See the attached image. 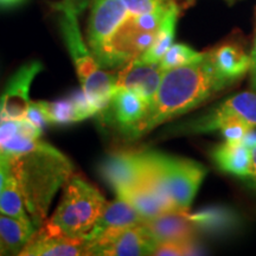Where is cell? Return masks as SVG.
<instances>
[{
  "label": "cell",
  "instance_id": "6da1fadb",
  "mask_svg": "<svg viewBox=\"0 0 256 256\" xmlns=\"http://www.w3.org/2000/svg\"><path fill=\"white\" fill-rule=\"evenodd\" d=\"M226 87L209 52L202 54L185 66L164 72L146 116L127 138L138 139L142 136L159 124L194 110Z\"/></svg>",
  "mask_w": 256,
  "mask_h": 256
},
{
  "label": "cell",
  "instance_id": "7a4b0ae2",
  "mask_svg": "<svg viewBox=\"0 0 256 256\" xmlns=\"http://www.w3.org/2000/svg\"><path fill=\"white\" fill-rule=\"evenodd\" d=\"M10 160L11 174L20 188L32 223L38 229L48 220L57 192L72 176V160L46 142Z\"/></svg>",
  "mask_w": 256,
  "mask_h": 256
},
{
  "label": "cell",
  "instance_id": "3957f363",
  "mask_svg": "<svg viewBox=\"0 0 256 256\" xmlns=\"http://www.w3.org/2000/svg\"><path fill=\"white\" fill-rule=\"evenodd\" d=\"M87 2L88 0H62L55 4V8L60 14V26L64 43L72 56L82 90L98 114L110 104L115 90V76L102 70L88 44H86L82 38L78 17Z\"/></svg>",
  "mask_w": 256,
  "mask_h": 256
},
{
  "label": "cell",
  "instance_id": "277c9868",
  "mask_svg": "<svg viewBox=\"0 0 256 256\" xmlns=\"http://www.w3.org/2000/svg\"><path fill=\"white\" fill-rule=\"evenodd\" d=\"M63 196L46 224L70 238H87L106 206L100 190L78 176H72L63 186Z\"/></svg>",
  "mask_w": 256,
  "mask_h": 256
},
{
  "label": "cell",
  "instance_id": "5b68a950",
  "mask_svg": "<svg viewBox=\"0 0 256 256\" xmlns=\"http://www.w3.org/2000/svg\"><path fill=\"white\" fill-rule=\"evenodd\" d=\"M162 184L170 198L180 211L190 209L198 188L206 174L200 162L156 153Z\"/></svg>",
  "mask_w": 256,
  "mask_h": 256
},
{
  "label": "cell",
  "instance_id": "8992f818",
  "mask_svg": "<svg viewBox=\"0 0 256 256\" xmlns=\"http://www.w3.org/2000/svg\"><path fill=\"white\" fill-rule=\"evenodd\" d=\"M156 31H150L130 14L114 32L96 62L101 68H118L133 62L148 49Z\"/></svg>",
  "mask_w": 256,
  "mask_h": 256
},
{
  "label": "cell",
  "instance_id": "52a82bcc",
  "mask_svg": "<svg viewBox=\"0 0 256 256\" xmlns=\"http://www.w3.org/2000/svg\"><path fill=\"white\" fill-rule=\"evenodd\" d=\"M88 241L90 255L102 256L152 255L156 246L144 223L107 229Z\"/></svg>",
  "mask_w": 256,
  "mask_h": 256
},
{
  "label": "cell",
  "instance_id": "ba28073f",
  "mask_svg": "<svg viewBox=\"0 0 256 256\" xmlns=\"http://www.w3.org/2000/svg\"><path fill=\"white\" fill-rule=\"evenodd\" d=\"M130 16L121 0H92L88 19L87 44L95 60L101 55L114 32Z\"/></svg>",
  "mask_w": 256,
  "mask_h": 256
},
{
  "label": "cell",
  "instance_id": "9c48e42d",
  "mask_svg": "<svg viewBox=\"0 0 256 256\" xmlns=\"http://www.w3.org/2000/svg\"><path fill=\"white\" fill-rule=\"evenodd\" d=\"M228 119L240 120L252 128L256 127V92H244L230 96L215 110L188 124L185 128L194 133L217 130L220 124Z\"/></svg>",
  "mask_w": 256,
  "mask_h": 256
},
{
  "label": "cell",
  "instance_id": "30bf717a",
  "mask_svg": "<svg viewBox=\"0 0 256 256\" xmlns=\"http://www.w3.org/2000/svg\"><path fill=\"white\" fill-rule=\"evenodd\" d=\"M43 70V64L31 60L14 74L0 96V118L6 120H25L30 107V88L34 78Z\"/></svg>",
  "mask_w": 256,
  "mask_h": 256
},
{
  "label": "cell",
  "instance_id": "8fae6325",
  "mask_svg": "<svg viewBox=\"0 0 256 256\" xmlns=\"http://www.w3.org/2000/svg\"><path fill=\"white\" fill-rule=\"evenodd\" d=\"M144 152L120 151L102 160L100 174L116 196L138 186L144 174Z\"/></svg>",
  "mask_w": 256,
  "mask_h": 256
},
{
  "label": "cell",
  "instance_id": "7c38bea8",
  "mask_svg": "<svg viewBox=\"0 0 256 256\" xmlns=\"http://www.w3.org/2000/svg\"><path fill=\"white\" fill-rule=\"evenodd\" d=\"M22 256H86L90 255L87 238H70L43 223L34 232Z\"/></svg>",
  "mask_w": 256,
  "mask_h": 256
},
{
  "label": "cell",
  "instance_id": "4fadbf2b",
  "mask_svg": "<svg viewBox=\"0 0 256 256\" xmlns=\"http://www.w3.org/2000/svg\"><path fill=\"white\" fill-rule=\"evenodd\" d=\"M162 72L158 63H146L136 60L126 64L115 78V89H130L142 96L148 106L154 100Z\"/></svg>",
  "mask_w": 256,
  "mask_h": 256
},
{
  "label": "cell",
  "instance_id": "5bb4252c",
  "mask_svg": "<svg viewBox=\"0 0 256 256\" xmlns=\"http://www.w3.org/2000/svg\"><path fill=\"white\" fill-rule=\"evenodd\" d=\"M148 108V104L138 92L130 89H115L110 104L101 113L112 119L121 132L128 136L130 130L146 116Z\"/></svg>",
  "mask_w": 256,
  "mask_h": 256
},
{
  "label": "cell",
  "instance_id": "9a60e30c",
  "mask_svg": "<svg viewBox=\"0 0 256 256\" xmlns=\"http://www.w3.org/2000/svg\"><path fill=\"white\" fill-rule=\"evenodd\" d=\"M116 197L128 202L145 220L168 212L180 211L164 191L146 182H142L138 186Z\"/></svg>",
  "mask_w": 256,
  "mask_h": 256
},
{
  "label": "cell",
  "instance_id": "2e32d148",
  "mask_svg": "<svg viewBox=\"0 0 256 256\" xmlns=\"http://www.w3.org/2000/svg\"><path fill=\"white\" fill-rule=\"evenodd\" d=\"M144 224L156 243L194 241L198 232L196 226L188 217V211L164 214L154 218L146 220Z\"/></svg>",
  "mask_w": 256,
  "mask_h": 256
},
{
  "label": "cell",
  "instance_id": "e0dca14e",
  "mask_svg": "<svg viewBox=\"0 0 256 256\" xmlns=\"http://www.w3.org/2000/svg\"><path fill=\"white\" fill-rule=\"evenodd\" d=\"M209 54L220 78L226 87L250 72V56L238 44H223Z\"/></svg>",
  "mask_w": 256,
  "mask_h": 256
},
{
  "label": "cell",
  "instance_id": "ac0fdd59",
  "mask_svg": "<svg viewBox=\"0 0 256 256\" xmlns=\"http://www.w3.org/2000/svg\"><path fill=\"white\" fill-rule=\"evenodd\" d=\"M144 222H145V218L128 202L116 197V200L110 203H106L100 217L96 220L94 228L89 232L87 238H95L107 229L136 226Z\"/></svg>",
  "mask_w": 256,
  "mask_h": 256
},
{
  "label": "cell",
  "instance_id": "d6986e66",
  "mask_svg": "<svg viewBox=\"0 0 256 256\" xmlns=\"http://www.w3.org/2000/svg\"><path fill=\"white\" fill-rule=\"evenodd\" d=\"M252 150L243 142H224L214 150L212 159L223 172L248 178L250 174Z\"/></svg>",
  "mask_w": 256,
  "mask_h": 256
},
{
  "label": "cell",
  "instance_id": "ffe728a7",
  "mask_svg": "<svg viewBox=\"0 0 256 256\" xmlns=\"http://www.w3.org/2000/svg\"><path fill=\"white\" fill-rule=\"evenodd\" d=\"M188 217L196 226L198 232H232L238 224V217L235 211L226 206L206 208L196 212H188Z\"/></svg>",
  "mask_w": 256,
  "mask_h": 256
},
{
  "label": "cell",
  "instance_id": "44dd1931",
  "mask_svg": "<svg viewBox=\"0 0 256 256\" xmlns=\"http://www.w3.org/2000/svg\"><path fill=\"white\" fill-rule=\"evenodd\" d=\"M37 228L34 223L0 214V238L10 254L19 255Z\"/></svg>",
  "mask_w": 256,
  "mask_h": 256
},
{
  "label": "cell",
  "instance_id": "7402d4cb",
  "mask_svg": "<svg viewBox=\"0 0 256 256\" xmlns=\"http://www.w3.org/2000/svg\"><path fill=\"white\" fill-rule=\"evenodd\" d=\"M178 5L172 8L166 14V17L160 25L159 30L156 31L154 40L152 42L151 46H148L145 52L140 56L139 60L146 63H159L165 52L171 48L174 40L176 26H177L178 20Z\"/></svg>",
  "mask_w": 256,
  "mask_h": 256
},
{
  "label": "cell",
  "instance_id": "603a6c76",
  "mask_svg": "<svg viewBox=\"0 0 256 256\" xmlns=\"http://www.w3.org/2000/svg\"><path fill=\"white\" fill-rule=\"evenodd\" d=\"M0 214L14 217L25 223H32L31 217L25 206L20 188L12 174H10L5 186L0 194Z\"/></svg>",
  "mask_w": 256,
  "mask_h": 256
},
{
  "label": "cell",
  "instance_id": "cb8c5ba5",
  "mask_svg": "<svg viewBox=\"0 0 256 256\" xmlns=\"http://www.w3.org/2000/svg\"><path fill=\"white\" fill-rule=\"evenodd\" d=\"M38 107L46 114L48 121L54 124H69L78 122V115L72 98H60L57 101H38Z\"/></svg>",
  "mask_w": 256,
  "mask_h": 256
},
{
  "label": "cell",
  "instance_id": "d4e9b609",
  "mask_svg": "<svg viewBox=\"0 0 256 256\" xmlns=\"http://www.w3.org/2000/svg\"><path fill=\"white\" fill-rule=\"evenodd\" d=\"M200 55L202 54L197 52L186 44H172L158 64L162 72H168V70L185 66L198 58Z\"/></svg>",
  "mask_w": 256,
  "mask_h": 256
},
{
  "label": "cell",
  "instance_id": "484cf974",
  "mask_svg": "<svg viewBox=\"0 0 256 256\" xmlns=\"http://www.w3.org/2000/svg\"><path fill=\"white\" fill-rule=\"evenodd\" d=\"M24 132H40L43 133L37 127H34L28 120L16 121L6 120L0 118V152L8 142H11L14 136Z\"/></svg>",
  "mask_w": 256,
  "mask_h": 256
},
{
  "label": "cell",
  "instance_id": "4316f807",
  "mask_svg": "<svg viewBox=\"0 0 256 256\" xmlns=\"http://www.w3.org/2000/svg\"><path fill=\"white\" fill-rule=\"evenodd\" d=\"M130 12V14L138 16L164 11L177 4L176 0H121Z\"/></svg>",
  "mask_w": 256,
  "mask_h": 256
},
{
  "label": "cell",
  "instance_id": "83f0119b",
  "mask_svg": "<svg viewBox=\"0 0 256 256\" xmlns=\"http://www.w3.org/2000/svg\"><path fill=\"white\" fill-rule=\"evenodd\" d=\"M194 241H171L156 243L152 255L158 256H176V255H192L196 254L197 248Z\"/></svg>",
  "mask_w": 256,
  "mask_h": 256
},
{
  "label": "cell",
  "instance_id": "f1b7e54d",
  "mask_svg": "<svg viewBox=\"0 0 256 256\" xmlns=\"http://www.w3.org/2000/svg\"><path fill=\"white\" fill-rule=\"evenodd\" d=\"M218 130H220V133H222L226 142H242L246 134H247L250 130H252V128L240 120L228 119L220 124Z\"/></svg>",
  "mask_w": 256,
  "mask_h": 256
},
{
  "label": "cell",
  "instance_id": "f546056e",
  "mask_svg": "<svg viewBox=\"0 0 256 256\" xmlns=\"http://www.w3.org/2000/svg\"><path fill=\"white\" fill-rule=\"evenodd\" d=\"M25 120H28V122H31L34 127H37L38 130H40L42 132H43L44 128H46L48 124H50V122L46 119V114H44L40 108L38 107L37 102H32V101H31L30 107H28Z\"/></svg>",
  "mask_w": 256,
  "mask_h": 256
},
{
  "label": "cell",
  "instance_id": "4dcf8cb0",
  "mask_svg": "<svg viewBox=\"0 0 256 256\" xmlns=\"http://www.w3.org/2000/svg\"><path fill=\"white\" fill-rule=\"evenodd\" d=\"M11 174V160L8 156L0 153V194Z\"/></svg>",
  "mask_w": 256,
  "mask_h": 256
},
{
  "label": "cell",
  "instance_id": "1f68e13d",
  "mask_svg": "<svg viewBox=\"0 0 256 256\" xmlns=\"http://www.w3.org/2000/svg\"><path fill=\"white\" fill-rule=\"evenodd\" d=\"M252 66H250V86L252 90L256 92V36H255V40H254V46H252Z\"/></svg>",
  "mask_w": 256,
  "mask_h": 256
},
{
  "label": "cell",
  "instance_id": "d6a6232c",
  "mask_svg": "<svg viewBox=\"0 0 256 256\" xmlns=\"http://www.w3.org/2000/svg\"><path fill=\"white\" fill-rule=\"evenodd\" d=\"M252 151V162H250V174H249V177L252 179V183L255 184L256 186V146L250 148Z\"/></svg>",
  "mask_w": 256,
  "mask_h": 256
},
{
  "label": "cell",
  "instance_id": "836d02e7",
  "mask_svg": "<svg viewBox=\"0 0 256 256\" xmlns=\"http://www.w3.org/2000/svg\"><path fill=\"white\" fill-rule=\"evenodd\" d=\"M242 142L246 146H248L249 148H252V147L256 146V130H254V128L246 134L244 139L242 140Z\"/></svg>",
  "mask_w": 256,
  "mask_h": 256
},
{
  "label": "cell",
  "instance_id": "e575fe53",
  "mask_svg": "<svg viewBox=\"0 0 256 256\" xmlns=\"http://www.w3.org/2000/svg\"><path fill=\"white\" fill-rule=\"evenodd\" d=\"M25 0H0V6L2 8H11V6H16L24 2Z\"/></svg>",
  "mask_w": 256,
  "mask_h": 256
},
{
  "label": "cell",
  "instance_id": "d590c367",
  "mask_svg": "<svg viewBox=\"0 0 256 256\" xmlns=\"http://www.w3.org/2000/svg\"><path fill=\"white\" fill-rule=\"evenodd\" d=\"M5 254H8V250H6L4 243H2V238H0V255H5Z\"/></svg>",
  "mask_w": 256,
  "mask_h": 256
}]
</instances>
